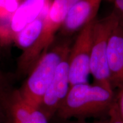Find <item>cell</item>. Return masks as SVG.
<instances>
[{"instance_id": "1", "label": "cell", "mask_w": 123, "mask_h": 123, "mask_svg": "<svg viewBox=\"0 0 123 123\" xmlns=\"http://www.w3.org/2000/svg\"><path fill=\"white\" fill-rule=\"evenodd\" d=\"M115 101L113 91L88 83L76 84L70 87L56 115L62 120L108 117Z\"/></svg>"}, {"instance_id": "2", "label": "cell", "mask_w": 123, "mask_h": 123, "mask_svg": "<svg viewBox=\"0 0 123 123\" xmlns=\"http://www.w3.org/2000/svg\"><path fill=\"white\" fill-rule=\"evenodd\" d=\"M71 46L70 38H63L59 42L53 43L38 61L26 80L18 90L20 96L25 102L39 107L58 66L68 56Z\"/></svg>"}, {"instance_id": "3", "label": "cell", "mask_w": 123, "mask_h": 123, "mask_svg": "<svg viewBox=\"0 0 123 123\" xmlns=\"http://www.w3.org/2000/svg\"><path fill=\"white\" fill-rule=\"evenodd\" d=\"M79 0H52L44 15L41 34L30 49L21 53L18 61L17 73L29 75L41 58L53 45L67 14Z\"/></svg>"}, {"instance_id": "4", "label": "cell", "mask_w": 123, "mask_h": 123, "mask_svg": "<svg viewBox=\"0 0 123 123\" xmlns=\"http://www.w3.org/2000/svg\"><path fill=\"white\" fill-rule=\"evenodd\" d=\"M115 21L112 13L101 19H95L92 30L90 74L93 84L113 91L111 81L107 59L108 37Z\"/></svg>"}, {"instance_id": "5", "label": "cell", "mask_w": 123, "mask_h": 123, "mask_svg": "<svg viewBox=\"0 0 123 123\" xmlns=\"http://www.w3.org/2000/svg\"><path fill=\"white\" fill-rule=\"evenodd\" d=\"M95 19L78 32L68 56L70 87L88 83L92 42V30Z\"/></svg>"}, {"instance_id": "6", "label": "cell", "mask_w": 123, "mask_h": 123, "mask_svg": "<svg viewBox=\"0 0 123 123\" xmlns=\"http://www.w3.org/2000/svg\"><path fill=\"white\" fill-rule=\"evenodd\" d=\"M68 56L58 66L38 107L50 120L56 115L70 88Z\"/></svg>"}, {"instance_id": "7", "label": "cell", "mask_w": 123, "mask_h": 123, "mask_svg": "<svg viewBox=\"0 0 123 123\" xmlns=\"http://www.w3.org/2000/svg\"><path fill=\"white\" fill-rule=\"evenodd\" d=\"M104 1L112 0H79L67 14L59 34L62 38H70L89 23L96 19V16Z\"/></svg>"}, {"instance_id": "8", "label": "cell", "mask_w": 123, "mask_h": 123, "mask_svg": "<svg viewBox=\"0 0 123 123\" xmlns=\"http://www.w3.org/2000/svg\"><path fill=\"white\" fill-rule=\"evenodd\" d=\"M107 59L114 90L123 85V27L115 18L108 41Z\"/></svg>"}, {"instance_id": "9", "label": "cell", "mask_w": 123, "mask_h": 123, "mask_svg": "<svg viewBox=\"0 0 123 123\" xmlns=\"http://www.w3.org/2000/svg\"><path fill=\"white\" fill-rule=\"evenodd\" d=\"M51 2V0H23L12 17L9 27V37L14 39L17 34L45 13Z\"/></svg>"}, {"instance_id": "10", "label": "cell", "mask_w": 123, "mask_h": 123, "mask_svg": "<svg viewBox=\"0 0 123 123\" xmlns=\"http://www.w3.org/2000/svg\"><path fill=\"white\" fill-rule=\"evenodd\" d=\"M49 121L39 108L25 102L16 90L12 108V123H49Z\"/></svg>"}, {"instance_id": "11", "label": "cell", "mask_w": 123, "mask_h": 123, "mask_svg": "<svg viewBox=\"0 0 123 123\" xmlns=\"http://www.w3.org/2000/svg\"><path fill=\"white\" fill-rule=\"evenodd\" d=\"M15 91L9 76L0 71V123H12V108Z\"/></svg>"}, {"instance_id": "12", "label": "cell", "mask_w": 123, "mask_h": 123, "mask_svg": "<svg viewBox=\"0 0 123 123\" xmlns=\"http://www.w3.org/2000/svg\"><path fill=\"white\" fill-rule=\"evenodd\" d=\"M45 13L27 25L15 35L13 41L16 46L22 50V53L30 49L39 38L42 29Z\"/></svg>"}, {"instance_id": "13", "label": "cell", "mask_w": 123, "mask_h": 123, "mask_svg": "<svg viewBox=\"0 0 123 123\" xmlns=\"http://www.w3.org/2000/svg\"><path fill=\"white\" fill-rule=\"evenodd\" d=\"M23 0H0V12L14 14Z\"/></svg>"}, {"instance_id": "14", "label": "cell", "mask_w": 123, "mask_h": 123, "mask_svg": "<svg viewBox=\"0 0 123 123\" xmlns=\"http://www.w3.org/2000/svg\"><path fill=\"white\" fill-rule=\"evenodd\" d=\"M112 2L113 8L111 13L123 27V0H112Z\"/></svg>"}, {"instance_id": "15", "label": "cell", "mask_w": 123, "mask_h": 123, "mask_svg": "<svg viewBox=\"0 0 123 123\" xmlns=\"http://www.w3.org/2000/svg\"><path fill=\"white\" fill-rule=\"evenodd\" d=\"M115 103L120 119L123 122V85L119 87L115 93Z\"/></svg>"}, {"instance_id": "16", "label": "cell", "mask_w": 123, "mask_h": 123, "mask_svg": "<svg viewBox=\"0 0 123 123\" xmlns=\"http://www.w3.org/2000/svg\"><path fill=\"white\" fill-rule=\"evenodd\" d=\"M107 119L108 123H123L119 116L115 101L111 109Z\"/></svg>"}, {"instance_id": "17", "label": "cell", "mask_w": 123, "mask_h": 123, "mask_svg": "<svg viewBox=\"0 0 123 123\" xmlns=\"http://www.w3.org/2000/svg\"><path fill=\"white\" fill-rule=\"evenodd\" d=\"M63 123H108V119L100 120L95 121L93 123L87 122L86 120H76L73 121H68V120H63Z\"/></svg>"}]
</instances>
